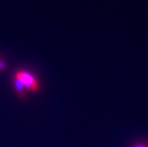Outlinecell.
I'll return each instance as SVG.
<instances>
[{
	"label": "cell",
	"instance_id": "3",
	"mask_svg": "<svg viewBox=\"0 0 148 147\" xmlns=\"http://www.w3.org/2000/svg\"><path fill=\"white\" fill-rule=\"evenodd\" d=\"M6 68H7L6 62L3 59L0 58V72H5L6 70Z\"/></svg>",
	"mask_w": 148,
	"mask_h": 147
},
{
	"label": "cell",
	"instance_id": "2",
	"mask_svg": "<svg viewBox=\"0 0 148 147\" xmlns=\"http://www.w3.org/2000/svg\"><path fill=\"white\" fill-rule=\"evenodd\" d=\"M12 88L14 90V92L16 96L21 99V100H25L28 97V90L25 89V87L18 81L17 79L12 77Z\"/></svg>",
	"mask_w": 148,
	"mask_h": 147
},
{
	"label": "cell",
	"instance_id": "1",
	"mask_svg": "<svg viewBox=\"0 0 148 147\" xmlns=\"http://www.w3.org/2000/svg\"><path fill=\"white\" fill-rule=\"evenodd\" d=\"M13 78L17 79L25 89L31 93H37L41 89L36 75L29 70L23 68L18 69L13 74Z\"/></svg>",
	"mask_w": 148,
	"mask_h": 147
}]
</instances>
